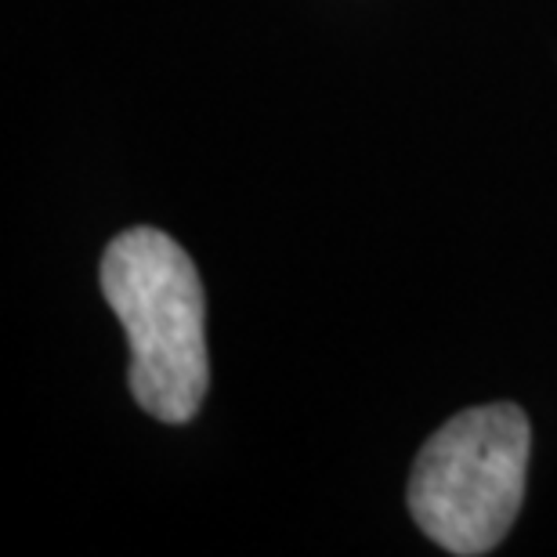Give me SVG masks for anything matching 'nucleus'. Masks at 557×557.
I'll return each instance as SVG.
<instances>
[{
	"mask_svg": "<svg viewBox=\"0 0 557 557\" xmlns=\"http://www.w3.org/2000/svg\"><path fill=\"white\" fill-rule=\"evenodd\" d=\"M532 453L525 409L493 403L463 409L420 449L409 474V515L423 536L456 557H478L515 525Z\"/></svg>",
	"mask_w": 557,
	"mask_h": 557,
	"instance_id": "f03ea898",
	"label": "nucleus"
},
{
	"mask_svg": "<svg viewBox=\"0 0 557 557\" xmlns=\"http://www.w3.org/2000/svg\"><path fill=\"white\" fill-rule=\"evenodd\" d=\"M102 294L131 341V395L149 417L188 423L207 398L203 283L160 228H127L102 258Z\"/></svg>",
	"mask_w": 557,
	"mask_h": 557,
	"instance_id": "f257e3e1",
	"label": "nucleus"
}]
</instances>
